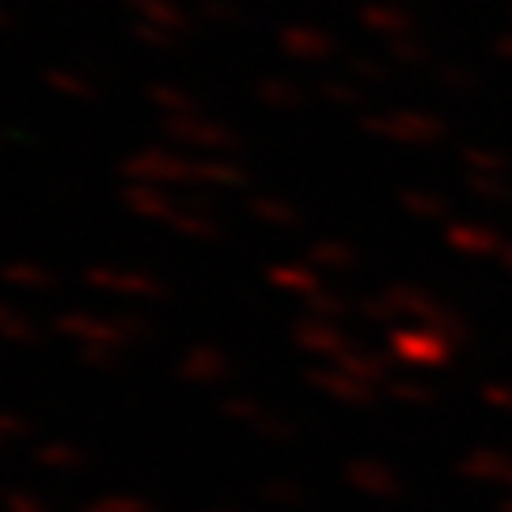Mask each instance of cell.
Here are the masks:
<instances>
[{
	"instance_id": "ba28073f",
	"label": "cell",
	"mask_w": 512,
	"mask_h": 512,
	"mask_svg": "<svg viewBox=\"0 0 512 512\" xmlns=\"http://www.w3.org/2000/svg\"><path fill=\"white\" fill-rule=\"evenodd\" d=\"M4 505H8V512H46L35 497H27V494H8L4 497Z\"/></svg>"
},
{
	"instance_id": "52a82bcc",
	"label": "cell",
	"mask_w": 512,
	"mask_h": 512,
	"mask_svg": "<svg viewBox=\"0 0 512 512\" xmlns=\"http://www.w3.org/2000/svg\"><path fill=\"white\" fill-rule=\"evenodd\" d=\"M27 421L16 418V414H0V437L4 440H16V437H27Z\"/></svg>"
},
{
	"instance_id": "3957f363",
	"label": "cell",
	"mask_w": 512,
	"mask_h": 512,
	"mask_svg": "<svg viewBox=\"0 0 512 512\" xmlns=\"http://www.w3.org/2000/svg\"><path fill=\"white\" fill-rule=\"evenodd\" d=\"M35 459L42 467H54V471H76V467H84V452L73 448V444H42L35 452Z\"/></svg>"
},
{
	"instance_id": "8992f818",
	"label": "cell",
	"mask_w": 512,
	"mask_h": 512,
	"mask_svg": "<svg viewBox=\"0 0 512 512\" xmlns=\"http://www.w3.org/2000/svg\"><path fill=\"white\" fill-rule=\"evenodd\" d=\"M114 357H118V346H84V361H88V365L110 368Z\"/></svg>"
},
{
	"instance_id": "7a4b0ae2",
	"label": "cell",
	"mask_w": 512,
	"mask_h": 512,
	"mask_svg": "<svg viewBox=\"0 0 512 512\" xmlns=\"http://www.w3.org/2000/svg\"><path fill=\"white\" fill-rule=\"evenodd\" d=\"M35 323L23 315L19 308H12V304H0V338H8V342H35Z\"/></svg>"
},
{
	"instance_id": "277c9868",
	"label": "cell",
	"mask_w": 512,
	"mask_h": 512,
	"mask_svg": "<svg viewBox=\"0 0 512 512\" xmlns=\"http://www.w3.org/2000/svg\"><path fill=\"white\" fill-rule=\"evenodd\" d=\"M0 277L8 281V285H16V289H46L54 277L50 270H42V266H4Z\"/></svg>"
},
{
	"instance_id": "6da1fadb",
	"label": "cell",
	"mask_w": 512,
	"mask_h": 512,
	"mask_svg": "<svg viewBox=\"0 0 512 512\" xmlns=\"http://www.w3.org/2000/svg\"><path fill=\"white\" fill-rule=\"evenodd\" d=\"M88 281L114 296H160L164 285L148 274H126V270H88Z\"/></svg>"
},
{
	"instance_id": "5b68a950",
	"label": "cell",
	"mask_w": 512,
	"mask_h": 512,
	"mask_svg": "<svg viewBox=\"0 0 512 512\" xmlns=\"http://www.w3.org/2000/svg\"><path fill=\"white\" fill-rule=\"evenodd\" d=\"M88 512H152L145 501H133V497H103L88 505Z\"/></svg>"
}]
</instances>
